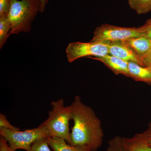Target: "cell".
I'll return each instance as SVG.
<instances>
[{
  "label": "cell",
  "mask_w": 151,
  "mask_h": 151,
  "mask_svg": "<svg viewBox=\"0 0 151 151\" xmlns=\"http://www.w3.org/2000/svg\"><path fill=\"white\" fill-rule=\"evenodd\" d=\"M72 120L74 125L70 132L72 146H86L95 151L102 144L103 134L101 122L94 111L76 96L72 103Z\"/></svg>",
  "instance_id": "obj_1"
},
{
  "label": "cell",
  "mask_w": 151,
  "mask_h": 151,
  "mask_svg": "<svg viewBox=\"0 0 151 151\" xmlns=\"http://www.w3.org/2000/svg\"><path fill=\"white\" fill-rule=\"evenodd\" d=\"M41 9L40 0H12L8 15L12 27L10 35L29 32L32 22Z\"/></svg>",
  "instance_id": "obj_2"
},
{
  "label": "cell",
  "mask_w": 151,
  "mask_h": 151,
  "mask_svg": "<svg viewBox=\"0 0 151 151\" xmlns=\"http://www.w3.org/2000/svg\"><path fill=\"white\" fill-rule=\"evenodd\" d=\"M51 111L48 112V118L40 124L46 127L52 137H58L70 143L69 121L72 120L71 106L65 107L64 100L61 98L51 103Z\"/></svg>",
  "instance_id": "obj_3"
},
{
  "label": "cell",
  "mask_w": 151,
  "mask_h": 151,
  "mask_svg": "<svg viewBox=\"0 0 151 151\" xmlns=\"http://www.w3.org/2000/svg\"><path fill=\"white\" fill-rule=\"evenodd\" d=\"M0 135L6 139L14 151L18 149L29 151L35 141L41 138L52 137L46 127L40 125L37 128L24 131L0 129Z\"/></svg>",
  "instance_id": "obj_4"
},
{
  "label": "cell",
  "mask_w": 151,
  "mask_h": 151,
  "mask_svg": "<svg viewBox=\"0 0 151 151\" xmlns=\"http://www.w3.org/2000/svg\"><path fill=\"white\" fill-rule=\"evenodd\" d=\"M142 36L143 35L139 27H121L104 24L96 28L90 42L110 43Z\"/></svg>",
  "instance_id": "obj_5"
},
{
  "label": "cell",
  "mask_w": 151,
  "mask_h": 151,
  "mask_svg": "<svg viewBox=\"0 0 151 151\" xmlns=\"http://www.w3.org/2000/svg\"><path fill=\"white\" fill-rule=\"evenodd\" d=\"M108 42H82L68 44L65 49L68 61L72 63L78 58L91 56L101 57L109 54Z\"/></svg>",
  "instance_id": "obj_6"
},
{
  "label": "cell",
  "mask_w": 151,
  "mask_h": 151,
  "mask_svg": "<svg viewBox=\"0 0 151 151\" xmlns=\"http://www.w3.org/2000/svg\"><path fill=\"white\" fill-rule=\"evenodd\" d=\"M109 55L126 61H132L143 66L142 60L132 47L123 41L110 42Z\"/></svg>",
  "instance_id": "obj_7"
},
{
  "label": "cell",
  "mask_w": 151,
  "mask_h": 151,
  "mask_svg": "<svg viewBox=\"0 0 151 151\" xmlns=\"http://www.w3.org/2000/svg\"><path fill=\"white\" fill-rule=\"evenodd\" d=\"M88 58L103 63L116 75L122 74L129 77L128 61L109 54L103 56L89 57Z\"/></svg>",
  "instance_id": "obj_8"
},
{
  "label": "cell",
  "mask_w": 151,
  "mask_h": 151,
  "mask_svg": "<svg viewBox=\"0 0 151 151\" xmlns=\"http://www.w3.org/2000/svg\"><path fill=\"white\" fill-rule=\"evenodd\" d=\"M142 58L151 52V40L145 37L132 38L124 41Z\"/></svg>",
  "instance_id": "obj_9"
},
{
  "label": "cell",
  "mask_w": 151,
  "mask_h": 151,
  "mask_svg": "<svg viewBox=\"0 0 151 151\" xmlns=\"http://www.w3.org/2000/svg\"><path fill=\"white\" fill-rule=\"evenodd\" d=\"M128 69L130 78L135 81L151 84V71L148 68L142 66L133 61H129Z\"/></svg>",
  "instance_id": "obj_10"
},
{
  "label": "cell",
  "mask_w": 151,
  "mask_h": 151,
  "mask_svg": "<svg viewBox=\"0 0 151 151\" xmlns=\"http://www.w3.org/2000/svg\"><path fill=\"white\" fill-rule=\"evenodd\" d=\"M49 145L54 151H91L86 146H72L61 138L51 137L49 138Z\"/></svg>",
  "instance_id": "obj_11"
},
{
  "label": "cell",
  "mask_w": 151,
  "mask_h": 151,
  "mask_svg": "<svg viewBox=\"0 0 151 151\" xmlns=\"http://www.w3.org/2000/svg\"><path fill=\"white\" fill-rule=\"evenodd\" d=\"M123 140L130 151H151L150 146L137 134L133 138Z\"/></svg>",
  "instance_id": "obj_12"
},
{
  "label": "cell",
  "mask_w": 151,
  "mask_h": 151,
  "mask_svg": "<svg viewBox=\"0 0 151 151\" xmlns=\"http://www.w3.org/2000/svg\"><path fill=\"white\" fill-rule=\"evenodd\" d=\"M12 27L8 16L0 17V48L1 49L10 35Z\"/></svg>",
  "instance_id": "obj_13"
},
{
  "label": "cell",
  "mask_w": 151,
  "mask_h": 151,
  "mask_svg": "<svg viewBox=\"0 0 151 151\" xmlns=\"http://www.w3.org/2000/svg\"><path fill=\"white\" fill-rule=\"evenodd\" d=\"M130 7L137 14H142L151 11V0H128Z\"/></svg>",
  "instance_id": "obj_14"
},
{
  "label": "cell",
  "mask_w": 151,
  "mask_h": 151,
  "mask_svg": "<svg viewBox=\"0 0 151 151\" xmlns=\"http://www.w3.org/2000/svg\"><path fill=\"white\" fill-rule=\"evenodd\" d=\"M45 137L35 141L31 147L29 151H51L49 147V138Z\"/></svg>",
  "instance_id": "obj_15"
},
{
  "label": "cell",
  "mask_w": 151,
  "mask_h": 151,
  "mask_svg": "<svg viewBox=\"0 0 151 151\" xmlns=\"http://www.w3.org/2000/svg\"><path fill=\"white\" fill-rule=\"evenodd\" d=\"M0 129H5L12 131H19V129L12 126L8 121L5 115L0 113Z\"/></svg>",
  "instance_id": "obj_16"
},
{
  "label": "cell",
  "mask_w": 151,
  "mask_h": 151,
  "mask_svg": "<svg viewBox=\"0 0 151 151\" xmlns=\"http://www.w3.org/2000/svg\"><path fill=\"white\" fill-rule=\"evenodd\" d=\"M12 0H0V17L8 16Z\"/></svg>",
  "instance_id": "obj_17"
},
{
  "label": "cell",
  "mask_w": 151,
  "mask_h": 151,
  "mask_svg": "<svg viewBox=\"0 0 151 151\" xmlns=\"http://www.w3.org/2000/svg\"><path fill=\"white\" fill-rule=\"evenodd\" d=\"M139 27L143 36L151 40V18L148 19L145 24Z\"/></svg>",
  "instance_id": "obj_18"
},
{
  "label": "cell",
  "mask_w": 151,
  "mask_h": 151,
  "mask_svg": "<svg viewBox=\"0 0 151 151\" xmlns=\"http://www.w3.org/2000/svg\"><path fill=\"white\" fill-rule=\"evenodd\" d=\"M0 151H14L4 137H0Z\"/></svg>",
  "instance_id": "obj_19"
},
{
  "label": "cell",
  "mask_w": 151,
  "mask_h": 151,
  "mask_svg": "<svg viewBox=\"0 0 151 151\" xmlns=\"http://www.w3.org/2000/svg\"><path fill=\"white\" fill-rule=\"evenodd\" d=\"M143 66L148 68L151 71V52L142 59Z\"/></svg>",
  "instance_id": "obj_20"
},
{
  "label": "cell",
  "mask_w": 151,
  "mask_h": 151,
  "mask_svg": "<svg viewBox=\"0 0 151 151\" xmlns=\"http://www.w3.org/2000/svg\"><path fill=\"white\" fill-rule=\"evenodd\" d=\"M143 139L151 147V132L146 133L142 134H137Z\"/></svg>",
  "instance_id": "obj_21"
},
{
  "label": "cell",
  "mask_w": 151,
  "mask_h": 151,
  "mask_svg": "<svg viewBox=\"0 0 151 151\" xmlns=\"http://www.w3.org/2000/svg\"><path fill=\"white\" fill-rule=\"evenodd\" d=\"M50 0H40L42 3V9L41 13H42L45 10L47 4L49 1Z\"/></svg>",
  "instance_id": "obj_22"
},
{
  "label": "cell",
  "mask_w": 151,
  "mask_h": 151,
  "mask_svg": "<svg viewBox=\"0 0 151 151\" xmlns=\"http://www.w3.org/2000/svg\"><path fill=\"white\" fill-rule=\"evenodd\" d=\"M121 142L122 151H130L127 147V146L125 145V144H124V142H123V139H121Z\"/></svg>",
  "instance_id": "obj_23"
}]
</instances>
